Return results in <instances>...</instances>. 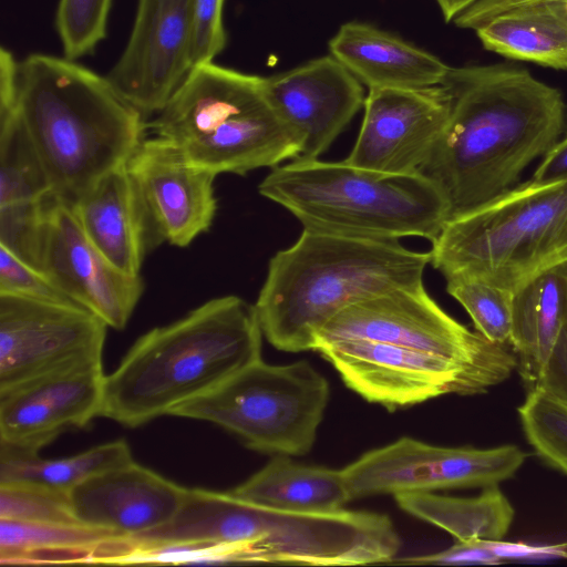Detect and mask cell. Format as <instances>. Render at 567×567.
Masks as SVG:
<instances>
[{
    "label": "cell",
    "mask_w": 567,
    "mask_h": 567,
    "mask_svg": "<svg viewBox=\"0 0 567 567\" xmlns=\"http://www.w3.org/2000/svg\"><path fill=\"white\" fill-rule=\"evenodd\" d=\"M342 339L422 350L482 370L501 383L517 367L512 348L494 343L453 319L423 285L394 289L344 308L320 329L316 347Z\"/></svg>",
    "instance_id": "obj_9"
},
{
    "label": "cell",
    "mask_w": 567,
    "mask_h": 567,
    "mask_svg": "<svg viewBox=\"0 0 567 567\" xmlns=\"http://www.w3.org/2000/svg\"><path fill=\"white\" fill-rule=\"evenodd\" d=\"M81 548L102 551L104 563L116 564L127 551L124 535L84 524L27 523L0 518L2 565L69 564Z\"/></svg>",
    "instance_id": "obj_25"
},
{
    "label": "cell",
    "mask_w": 567,
    "mask_h": 567,
    "mask_svg": "<svg viewBox=\"0 0 567 567\" xmlns=\"http://www.w3.org/2000/svg\"><path fill=\"white\" fill-rule=\"evenodd\" d=\"M329 399L328 380L309 361L261 358L171 415L213 423L259 453L302 456L313 447Z\"/></svg>",
    "instance_id": "obj_8"
},
{
    "label": "cell",
    "mask_w": 567,
    "mask_h": 567,
    "mask_svg": "<svg viewBox=\"0 0 567 567\" xmlns=\"http://www.w3.org/2000/svg\"><path fill=\"white\" fill-rule=\"evenodd\" d=\"M0 518L27 523L81 524L69 493L28 483H0Z\"/></svg>",
    "instance_id": "obj_32"
},
{
    "label": "cell",
    "mask_w": 567,
    "mask_h": 567,
    "mask_svg": "<svg viewBox=\"0 0 567 567\" xmlns=\"http://www.w3.org/2000/svg\"><path fill=\"white\" fill-rule=\"evenodd\" d=\"M105 374L102 358L44 373L0 391V444L39 453L64 432L100 416Z\"/></svg>",
    "instance_id": "obj_16"
},
{
    "label": "cell",
    "mask_w": 567,
    "mask_h": 567,
    "mask_svg": "<svg viewBox=\"0 0 567 567\" xmlns=\"http://www.w3.org/2000/svg\"><path fill=\"white\" fill-rule=\"evenodd\" d=\"M478 0H436L446 22L453 21L460 13Z\"/></svg>",
    "instance_id": "obj_40"
},
{
    "label": "cell",
    "mask_w": 567,
    "mask_h": 567,
    "mask_svg": "<svg viewBox=\"0 0 567 567\" xmlns=\"http://www.w3.org/2000/svg\"><path fill=\"white\" fill-rule=\"evenodd\" d=\"M225 0H196L192 69L214 61L227 43L223 21Z\"/></svg>",
    "instance_id": "obj_34"
},
{
    "label": "cell",
    "mask_w": 567,
    "mask_h": 567,
    "mask_svg": "<svg viewBox=\"0 0 567 567\" xmlns=\"http://www.w3.org/2000/svg\"><path fill=\"white\" fill-rule=\"evenodd\" d=\"M393 497L402 511L440 527L460 542L504 539L515 515L498 485L484 488L474 497L431 492L402 493Z\"/></svg>",
    "instance_id": "obj_26"
},
{
    "label": "cell",
    "mask_w": 567,
    "mask_h": 567,
    "mask_svg": "<svg viewBox=\"0 0 567 567\" xmlns=\"http://www.w3.org/2000/svg\"><path fill=\"white\" fill-rule=\"evenodd\" d=\"M447 124L419 173L450 206V218L481 207L516 186L567 130L561 92L514 64L450 69Z\"/></svg>",
    "instance_id": "obj_1"
},
{
    "label": "cell",
    "mask_w": 567,
    "mask_h": 567,
    "mask_svg": "<svg viewBox=\"0 0 567 567\" xmlns=\"http://www.w3.org/2000/svg\"><path fill=\"white\" fill-rule=\"evenodd\" d=\"M532 179L538 183L567 181V134L543 157Z\"/></svg>",
    "instance_id": "obj_38"
},
{
    "label": "cell",
    "mask_w": 567,
    "mask_h": 567,
    "mask_svg": "<svg viewBox=\"0 0 567 567\" xmlns=\"http://www.w3.org/2000/svg\"><path fill=\"white\" fill-rule=\"evenodd\" d=\"M430 252L399 240L303 229L269 261L255 306L264 337L286 352L315 350L320 329L338 312L399 288L423 285Z\"/></svg>",
    "instance_id": "obj_4"
},
{
    "label": "cell",
    "mask_w": 567,
    "mask_h": 567,
    "mask_svg": "<svg viewBox=\"0 0 567 567\" xmlns=\"http://www.w3.org/2000/svg\"><path fill=\"white\" fill-rule=\"evenodd\" d=\"M0 293L76 305L42 272L2 245H0Z\"/></svg>",
    "instance_id": "obj_33"
},
{
    "label": "cell",
    "mask_w": 567,
    "mask_h": 567,
    "mask_svg": "<svg viewBox=\"0 0 567 567\" xmlns=\"http://www.w3.org/2000/svg\"><path fill=\"white\" fill-rule=\"evenodd\" d=\"M53 189L9 99L0 100V245L33 267L37 235Z\"/></svg>",
    "instance_id": "obj_20"
},
{
    "label": "cell",
    "mask_w": 567,
    "mask_h": 567,
    "mask_svg": "<svg viewBox=\"0 0 567 567\" xmlns=\"http://www.w3.org/2000/svg\"><path fill=\"white\" fill-rule=\"evenodd\" d=\"M192 164L215 175H244L297 159L301 142L264 93V78L215 64L194 66L147 122Z\"/></svg>",
    "instance_id": "obj_6"
},
{
    "label": "cell",
    "mask_w": 567,
    "mask_h": 567,
    "mask_svg": "<svg viewBox=\"0 0 567 567\" xmlns=\"http://www.w3.org/2000/svg\"><path fill=\"white\" fill-rule=\"evenodd\" d=\"M0 97L12 101L54 195L70 205L145 140L146 118L107 78L65 56L3 55Z\"/></svg>",
    "instance_id": "obj_2"
},
{
    "label": "cell",
    "mask_w": 567,
    "mask_h": 567,
    "mask_svg": "<svg viewBox=\"0 0 567 567\" xmlns=\"http://www.w3.org/2000/svg\"><path fill=\"white\" fill-rule=\"evenodd\" d=\"M488 549L503 563L508 560L540 561L567 558V543L551 545H534L511 543L503 539L484 540Z\"/></svg>",
    "instance_id": "obj_35"
},
{
    "label": "cell",
    "mask_w": 567,
    "mask_h": 567,
    "mask_svg": "<svg viewBox=\"0 0 567 567\" xmlns=\"http://www.w3.org/2000/svg\"><path fill=\"white\" fill-rule=\"evenodd\" d=\"M112 0H60L55 27L64 56L76 60L92 54L107 34Z\"/></svg>",
    "instance_id": "obj_31"
},
{
    "label": "cell",
    "mask_w": 567,
    "mask_h": 567,
    "mask_svg": "<svg viewBox=\"0 0 567 567\" xmlns=\"http://www.w3.org/2000/svg\"><path fill=\"white\" fill-rule=\"evenodd\" d=\"M329 51L369 90L441 85L451 69L436 55L359 21L342 24L329 41Z\"/></svg>",
    "instance_id": "obj_22"
},
{
    "label": "cell",
    "mask_w": 567,
    "mask_h": 567,
    "mask_svg": "<svg viewBox=\"0 0 567 567\" xmlns=\"http://www.w3.org/2000/svg\"><path fill=\"white\" fill-rule=\"evenodd\" d=\"M264 93L301 142L297 159H317L364 104L362 83L331 54L264 78Z\"/></svg>",
    "instance_id": "obj_18"
},
{
    "label": "cell",
    "mask_w": 567,
    "mask_h": 567,
    "mask_svg": "<svg viewBox=\"0 0 567 567\" xmlns=\"http://www.w3.org/2000/svg\"><path fill=\"white\" fill-rule=\"evenodd\" d=\"M320 353L344 384L390 411L446 395H476L501 382L476 368L396 344L342 339L320 343Z\"/></svg>",
    "instance_id": "obj_11"
},
{
    "label": "cell",
    "mask_w": 567,
    "mask_h": 567,
    "mask_svg": "<svg viewBox=\"0 0 567 567\" xmlns=\"http://www.w3.org/2000/svg\"><path fill=\"white\" fill-rule=\"evenodd\" d=\"M534 386L543 389L567 404V326L561 331L544 372Z\"/></svg>",
    "instance_id": "obj_36"
},
{
    "label": "cell",
    "mask_w": 567,
    "mask_h": 567,
    "mask_svg": "<svg viewBox=\"0 0 567 567\" xmlns=\"http://www.w3.org/2000/svg\"><path fill=\"white\" fill-rule=\"evenodd\" d=\"M517 412L524 434L537 455L567 474V404L533 386Z\"/></svg>",
    "instance_id": "obj_29"
},
{
    "label": "cell",
    "mask_w": 567,
    "mask_h": 567,
    "mask_svg": "<svg viewBox=\"0 0 567 567\" xmlns=\"http://www.w3.org/2000/svg\"><path fill=\"white\" fill-rule=\"evenodd\" d=\"M511 348L517 371L529 388L537 384L567 326V261L556 265L513 292Z\"/></svg>",
    "instance_id": "obj_23"
},
{
    "label": "cell",
    "mask_w": 567,
    "mask_h": 567,
    "mask_svg": "<svg viewBox=\"0 0 567 567\" xmlns=\"http://www.w3.org/2000/svg\"><path fill=\"white\" fill-rule=\"evenodd\" d=\"M132 460L131 449L124 440L52 460L0 444V483H28L69 493L90 476Z\"/></svg>",
    "instance_id": "obj_28"
},
{
    "label": "cell",
    "mask_w": 567,
    "mask_h": 567,
    "mask_svg": "<svg viewBox=\"0 0 567 567\" xmlns=\"http://www.w3.org/2000/svg\"><path fill=\"white\" fill-rule=\"evenodd\" d=\"M432 244L430 262L445 279L470 277L514 292L567 261V181L516 185L449 219Z\"/></svg>",
    "instance_id": "obj_7"
},
{
    "label": "cell",
    "mask_w": 567,
    "mask_h": 567,
    "mask_svg": "<svg viewBox=\"0 0 567 567\" xmlns=\"http://www.w3.org/2000/svg\"><path fill=\"white\" fill-rule=\"evenodd\" d=\"M360 132L347 163L390 174L419 173L452 110L444 85L370 89Z\"/></svg>",
    "instance_id": "obj_15"
},
{
    "label": "cell",
    "mask_w": 567,
    "mask_h": 567,
    "mask_svg": "<svg viewBox=\"0 0 567 567\" xmlns=\"http://www.w3.org/2000/svg\"><path fill=\"white\" fill-rule=\"evenodd\" d=\"M229 492L256 505L293 513H334L351 502L342 468L307 465L288 455H274Z\"/></svg>",
    "instance_id": "obj_24"
},
{
    "label": "cell",
    "mask_w": 567,
    "mask_h": 567,
    "mask_svg": "<svg viewBox=\"0 0 567 567\" xmlns=\"http://www.w3.org/2000/svg\"><path fill=\"white\" fill-rule=\"evenodd\" d=\"M156 246H189L209 230L217 212V175L188 162L168 141L145 138L126 164Z\"/></svg>",
    "instance_id": "obj_17"
},
{
    "label": "cell",
    "mask_w": 567,
    "mask_h": 567,
    "mask_svg": "<svg viewBox=\"0 0 567 567\" xmlns=\"http://www.w3.org/2000/svg\"><path fill=\"white\" fill-rule=\"evenodd\" d=\"M107 328L74 303L0 293V391L102 358Z\"/></svg>",
    "instance_id": "obj_12"
},
{
    "label": "cell",
    "mask_w": 567,
    "mask_h": 567,
    "mask_svg": "<svg viewBox=\"0 0 567 567\" xmlns=\"http://www.w3.org/2000/svg\"><path fill=\"white\" fill-rule=\"evenodd\" d=\"M528 7L550 16L567 28V0H547Z\"/></svg>",
    "instance_id": "obj_39"
},
{
    "label": "cell",
    "mask_w": 567,
    "mask_h": 567,
    "mask_svg": "<svg viewBox=\"0 0 567 567\" xmlns=\"http://www.w3.org/2000/svg\"><path fill=\"white\" fill-rule=\"evenodd\" d=\"M196 0H137L126 47L106 78L146 120L192 70Z\"/></svg>",
    "instance_id": "obj_14"
},
{
    "label": "cell",
    "mask_w": 567,
    "mask_h": 567,
    "mask_svg": "<svg viewBox=\"0 0 567 567\" xmlns=\"http://www.w3.org/2000/svg\"><path fill=\"white\" fill-rule=\"evenodd\" d=\"M474 31L485 50L567 71V28L533 7L504 12Z\"/></svg>",
    "instance_id": "obj_27"
},
{
    "label": "cell",
    "mask_w": 567,
    "mask_h": 567,
    "mask_svg": "<svg viewBox=\"0 0 567 567\" xmlns=\"http://www.w3.org/2000/svg\"><path fill=\"white\" fill-rule=\"evenodd\" d=\"M72 206L97 250L123 272L141 276L144 258L156 244L126 166L102 177Z\"/></svg>",
    "instance_id": "obj_21"
},
{
    "label": "cell",
    "mask_w": 567,
    "mask_h": 567,
    "mask_svg": "<svg viewBox=\"0 0 567 567\" xmlns=\"http://www.w3.org/2000/svg\"><path fill=\"white\" fill-rule=\"evenodd\" d=\"M544 1L547 0H478L460 13L453 22L461 29L475 30L504 12Z\"/></svg>",
    "instance_id": "obj_37"
},
{
    "label": "cell",
    "mask_w": 567,
    "mask_h": 567,
    "mask_svg": "<svg viewBox=\"0 0 567 567\" xmlns=\"http://www.w3.org/2000/svg\"><path fill=\"white\" fill-rule=\"evenodd\" d=\"M33 267L116 330L126 327L144 291L142 276L127 275L111 264L83 231L73 206L54 194L44 207Z\"/></svg>",
    "instance_id": "obj_13"
},
{
    "label": "cell",
    "mask_w": 567,
    "mask_h": 567,
    "mask_svg": "<svg viewBox=\"0 0 567 567\" xmlns=\"http://www.w3.org/2000/svg\"><path fill=\"white\" fill-rule=\"evenodd\" d=\"M258 189L303 229L339 236L433 241L450 218L446 198L422 174L382 173L346 161L293 159L275 167Z\"/></svg>",
    "instance_id": "obj_5"
},
{
    "label": "cell",
    "mask_w": 567,
    "mask_h": 567,
    "mask_svg": "<svg viewBox=\"0 0 567 567\" xmlns=\"http://www.w3.org/2000/svg\"><path fill=\"white\" fill-rule=\"evenodd\" d=\"M528 454L514 444L436 446L403 436L342 468L351 501L447 489L487 488L512 478Z\"/></svg>",
    "instance_id": "obj_10"
},
{
    "label": "cell",
    "mask_w": 567,
    "mask_h": 567,
    "mask_svg": "<svg viewBox=\"0 0 567 567\" xmlns=\"http://www.w3.org/2000/svg\"><path fill=\"white\" fill-rule=\"evenodd\" d=\"M262 337L255 306L210 299L134 342L105 375L100 416L136 427L171 415L261 359Z\"/></svg>",
    "instance_id": "obj_3"
},
{
    "label": "cell",
    "mask_w": 567,
    "mask_h": 567,
    "mask_svg": "<svg viewBox=\"0 0 567 567\" xmlns=\"http://www.w3.org/2000/svg\"><path fill=\"white\" fill-rule=\"evenodd\" d=\"M446 291L466 310L477 332L494 343L509 344L513 324L512 291L460 276L446 279Z\"/></svg>",
    "instance_id": "obj_30"
},
{
    "label": "cell",
    "mask_w": 567,
    "mask_h": 567,
    "mask_svg": "<svg viewBox=\"0 0 567 567\" xmlns=\"http://www.w3.org/2000/svg\"><path fill=\"white\" fill-rule=\"evenodd\" d=\"M186 489L132 460L84 480L69 499L81 524L133 537L166 524Z\"/></svg>",
    "instance_id": "obj_19"
}]
</instances>
